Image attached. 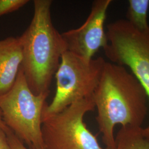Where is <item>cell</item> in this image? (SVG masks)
I'll return each mask as SVG.
<instances>
[{
	"instance_id": "obj_1",
	"label": "cell",
	"mask_w": 149,
	"mask_h": 149,
	"mask_svg": "<svg viewBox=\"0 0 149 149\" xmlns=\"http://www.w3.org/2000/svg\"><path fill=\"white\" fill-rule=\"evenodd\" d=\"M93 99L96 119L106 147L114 149L116 126L141 127L149 101L143 86L128 69L106 62Z\"/></svg>"
},
{
	"instance_id": "obj_2",
	"label": "cell",
	"mask_w": 149,
	"mask_h": 149,
	"mask_svg": "<svg viewBox=\"0 0 149 149\" xmlns=\"http://www.w3.org/2000/svg\"><path fill=\"white\" fill-rule=\"evenodd\" d=\"M30 24L18 37L22 48V68L35 95L50 93L54 76L66 50L63 38L52 19V1L34 0Z\"/></svg>"
},
{
	"instance_id": "obj_3",
	"label": "cell",
	"mask_w": 149,
	"mask_h": 149,
	"mask_svg": "<svg viewBox=\"0 0 149 149\" xmlns=\"http://www.w3.org/2000/svg\"><path fill=\"white\" fill-rule=\"evenodd\" d=\"M49 95H37L31 90L21 66L13 87L0 96V110L6 125L30 149H45L42 125Z\"/></svg>"
},
{
	"instance_id": "obj_4",
	"label": "cell",
	"mask_w": 149,
	"mask_h": 149,
	"mask_svg": "<svg viewBox=\"0 0 149 149\" xmlns=\"http://www.w3.org/2000/svg\"><path fill=\"white\" fill-rule=\"evenodd\" d=\"M106 62L102 57L86 60L66 50L55 74V95L52 102L44 107L42 119L63 111L75 102L92 96Z\"/></svg>"
},
{
	"instance_id": "obj_5",
	"label": "cell",
	"mask_w": 149,
	"mask_h": 149,
	"mask_svg": "<svg viewBox=\"0 0 149 149\" xmlns=\"http://www.w3.org/2000/svg\"><path fill=\"white\" fill-rule=\"evenodd\" d=\"M108 43L103 48L111 63L128 69L146 91L149 100V28L140 31L125 19H120L107 26ZM149 139V125L143 128Z\"/></svg>"
},
{
	"instance_id": "obj_6",
	"label": "cell",
	"mask_w": 149,
	"mask_h": 149,
	"mask_svg": "<svg viewBox=\"0 0 149 149\" xmlns=\"http://www.w3.org/2000/svg\"><path fill=\"white\" fill-rule=\"evenodd\" d=\"M95 109L92 95L43 119L45 149H114L102 147L84 122L86 114Z\"/></svg>"
},
{
	"instance_id": "obj_7",
	"label": "cell",
	"mask_w": 149,
	"mask_h": 149,
	"mask_svg": "<svg viewBox=\"0 0 149 149\" xmlns=\"http://www.w3.org/2000/svg\"><path fill=\"white\" fill-rule=\"evenodd\" d=\"M111 0H96L92 3L90 13L80 27L61 33L66 50L86 60L93 59L108 40L104 31L108 9Z\"/></svg>"
},
{
	"instance_id": "obj_8",
	"label": "cell",
	"mask_w": 149,
	"mask_h": 149,
	"mask_svg": "<svg viewBox=\"0 0 149 149\" xmlns=\"http://www.w3.org/2000/svg\"><path fill=\"white\" fill-rule=\"evenodd\" d=\"M23 62L22 45L18 37L0 40V96L13 87Z\"/></svg>"
},
{
	"instance_id": "obj_9",
	"label": "cell",
	"mask_w": 149,
	"mask_h": 149,
	"mask_svg": "<svg viewBox=\"0 0 149 149\" xmlns=\"http://www.w3.org/2000/svg\"><path fill=\"white\" fill-rule=\"evenodd\" d=\"M114 149H149V139L142 127H122L115 137Z\"/></svg>"
},
{
	"instance_id": "obj_10",
	"label": "cell",
	"mask_w": 149,
	"mask_h": 149,
	"mask_svg": "<svg viewBox=\"0 0 149 149\" xmlns=\"http://www.w3.org/2000/svg\"><path fill=\"white\" fill-rule=\"evenodd\" d=\"M149 0H129L125 19L139 30H146L149 28Z\"/></svg>"
},
{
	"instance_id": "obj_11",
	"label": "cell",
	"mask_w": 149,
	"mask_h": 149,
	"mask_svg": "<svg viewBox=\"0 0 149 149\" xmlns=\"http://www.w3.org/2000/svg\"><path fill=\"white\" fill-rule=\"evenodd\" d=\"M29 2L28 0H0V17L19 10Z\"/></svg>"
},
{
	"instance_id": "obj_12",
	"label": "cell",
	"mask_w": 149,
	"mask_h": 149,
	"mask_svg": "<svg viewBox=\"0 0 149 149\" xmlns=\"http://www.w3.org/2000/svg\"><path fill=\"white\" fill-rule=\"evenodd\" d=\"M6 134L11 149H31L27 148L24 143L12 132V131H10Z\"/></svg>"
},
{
	"instance_id": "obj_13",
	"label": "cell",
	"mask_w": 149,
	"mask_h": 149,
	"mask_svg": "<svg viewBox=\"0 0 149 149\" xmlns=\"http://www.w3.org/2000/svg\"><path fill=\"white\" fill-rule=\"evenodd\" d=\"M0 149H11L7 134L0 128Z\"/></svg>"
},
{
	"instance_id": "obj_14",
	"label": "cell",
	"mask_w": 149,
	"mask_h": 149,
	"mask_svg": "<svg viewBox=\"0 0 149 149\" xmlns=\"http://www.w3.org/2000/svg\"><path fill=\"white\" fill-rule=\"evenodd\" d=\"M0 128L2 129L7 134L9 133L10 131H12L9 128L7 127L5 123L4 122L3 118H2V112L0 110Z\"/></svg>"
}]
</instances>
